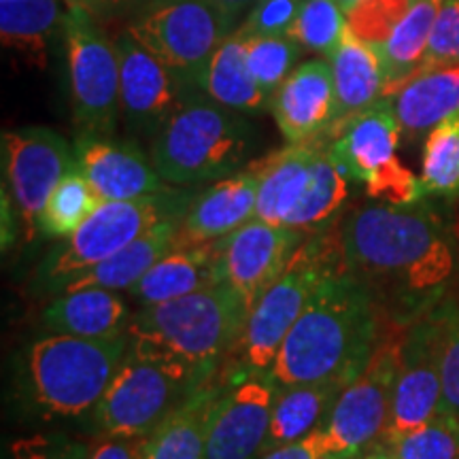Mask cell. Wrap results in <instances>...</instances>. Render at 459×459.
<instances>
[{"mask_svg":"<svg viewBox=\"0 0 459 459\" xmlns=\"http://www.w3.org/2000/svg\"><path fill=\"white\" fill-rule=\"evenodd\" d=\"M440 4L443 0H412L409 13L402 17L387 41L377 48L385 66L387 96H394L421 68Z\"/></svg>","mask_w":459,"mask_h":459,"instance_id":"1f68e13d","label":"cell"},{"mask_svg":"<svg viewBox=\"0 0 459 459\" xmlns=\"http://www.w3.org/2000/svg\"><path fill=\"white\" fill-rule=\"evenodd\" d=\"M179 223L166 221L160 223L158 228L149 230L143 234L139 240L126 247V249L117 251V254L107 257L96 264V266L88 268V271L74 274L66 281L60 290L56 291H73V290H88V287H100V290L111 291H128L132 285L145 274L149 268L158 260H162L166 254L177 249V232H179Z\"/></svg>","mask_w":459,"mask_h":459,"instance_id":"484cf974","label":"cell"},{"mask_svg":"<svg viewBox=\"0 0 459 459\" xmlns=\"http://www.w3.org/2000/svg\"><path fill=\"white\" fill-rule=\"evenodd\" d=\"M249 302L217 283L175 300L139 308L128 328L130 349L179 366L198 387L213 383L238 342Z\"/></svg>","mask_w":459,"mask_h":459,"instance_id":"3957f363","label":"cell"},{"mask_svg":"<svg viewBox=\"0 0 459 459\" xmlns=\"http://www.w3.org/2000/svg\"><path fill=\"white\" fill-rule=\"evenodd\" d=\"M342 389L344 385L334 381L279 385L264 453L291 443H300L315 429H319Z\"/></svg>","mask_w":459,"mask_h":459,"instance_id":"f1b7e54d","label":"cell"},{"mask_svg":"<svg viewBox=\"0 0 459 459\" xmlns=\"http://www.w3.org/2000/svg\"><path fill=\"white\" fill-rule=\"evenodd\" d=\"M459 65V0H443L419 71Z\"/></svg>","mask_w":459,"mask_h":459,"instance_id":"ab89813d","label":"cell"},{"mask_svg":"<svg viewBox=\"0 0 459 459\" xmlns=\"http://www.w3.org/2000/svg\"><path fill=\"white\" fill-rule=\"evenodd\" d=\"M317 153V139L307 143H287L260 164L257 203L254 220L285 226L287 217L300 203L311 181V170Z\"/></svg>","mask_w":459,"mask_h":459,"instance_id":"603a6c76","label":"cell"},{"mask_svg":"<svg viewBox=\"0 0 459 459\" xmlns=\"http://www.w3.org/2000/svg\"><path fill=\"white\" fill-rule=\"evenodd\" d=\"M419 179L429 196H459V115L428 132Z\"/></svg>","mask_w":459,"mask_h":459,"instance_id":"836d02e7","label":"cell"},{"mask_svg":"<svg viewBox=\"0 0 459 459\" xmlns=\"http://www.w3.org/2000/svg\"><path fill=\"white\" fill-rule=\"evenodd\" d=\"M334 234L342 268L368 287L392 328L404 330L451 291L455 243L423 200L358 206L338 220Z\"/></svg>","mask_w":459,"mask_h":459,"instance_id":"6da1fadb","label":"cell"},{"mask_svg":"<svg viewBox=\"0 0 459 459\" xmlns=\"http://www.w3.org/2000/svg\"><path fill=\"white\" fill-rule=\"evenodd\" d=\"M221 383H206L196 389L145 436L139 459H204L206 429Z\"/></svg>","mask_w":459,"mask_h":459,"instance_id":"4316f807","label":"cell"},{"mask_svg":"<svg viewBox=\"0 0 459 459\" xmlns=\"http://www.w3.org/2000/svg\"><path fill=\"white\" fill-rule=\"evenodd\" d=\"M304 0H257L238 30L247 37H285L294 28Z\"/></svg>","mask_w":459,"mask_h":459,"instance_id":"60d3db41","label":"cell"},{"mask_svg":"<svg viewBox=\"0 0 459 459\" xmlns=\"http://www.w3.org/2000/svg\"><path fill=\"white\" fill-rule=\"evenodd\" d=\"M119 56V105L130 139L152 141L196 88L183 82L128 28L115 37Z\"/></svg>","mask_w":459,"mask_h":459,"instance_id":"5bb4252c","label":"cell"},{"mask_svg":"<svg viewBox=\"0 0 459 459\" xmlns=\"http://www.w3.org/2000/svg\"><path fill=\"white\" fill-rule=\"evenodd\" d=\"M200 389L179 366L130 349L100 404L91 412L96 436L145 438L187 395Z\"/></svg>","mask_w":459,"mask_h":459,"instance_id":"8fae6325","label":"cell"},{"mask_svg":"<svg viewBox=\"0 0 459 459\" xmlns=\"http://www.w3.org/2000/svg\"><path fill=\"white\" fill-rule=\"evenodd\" d=\"M440 315V412L459 419V296L446 294L438 304Z\"/></svg>","mask_w":459,"mask_h":459,"instance_id":"74e56055","label":"cell"},{"mask_svg":"<svg viewBox=\"0 0 459 459\" xmlns=\"http://www.w3.org/2000/svg\"><path fill=\"white\" fill-rule=\"evenodd\" d=\"M99 196L77 164L62 177L41 213V234L51 238H68L83 226L85 220L99 209Z\"/></svg>","mask_w":459,"mask_h":459,"instance_id":"d6a6232c","label":"cell"},{"mask_svg":"<svg viewBox=\"0 0 459 459\" xmlns=\"http://www.w3.org/2000/svg\"><path fill=\"white\" fill-rule=\"evenodd\" d=\"M394 459H459V419L438 412L428 423L387 440Z\"/></svg>","mask_w":459,"mask_h":459,"instance_id":"8d00e7d4","label":"cell"},{"mask_svg":"<svg viewBox=\"0 0 459 459\" xmlns=\"http://www.w3.org/2000/svg\"><path fill=\"white\" fill-rule=\"evenodd\" d=\"M132 315L122 296L111 290L62 291L43 311V328L48 334H66L94 341H113L128 336Z\"/></svg>","mask_w":459,"mask_h":459,"instance_id":"7402d4cb","label":"cell"},{"mask_svg":"<svg viewBox=\"0 0 459 459\" xmlns=\"http://www.w3.org/2000/svg\"><path fill=\"white\" fill-rule=\"evenodd\" d=\"M400 336L387 332L368 366L338 394L317 429L325 449L364 455L383 440L400 366Z\"/></svg>","mask_w":459,"mask_h":459,"instance_id":"7c38bea8","label":"cell"},{"mask_svg":"<svg viewBox=\"0 0 459 459\" xmlns=\"http://www.w3.org/2000/svg\"><path fill=\"white\" fill-rule=\"evenodd\" d=\"M307 238L300 230L251 220L221 238L223 281L254 307L257 298L287 271Z\"/></svg>","mask_w":459,"mask_h":459,"instance_id":"e0dca14e","label":"cell"},{"mask_svg":"<svg viewBox=\"0 0 459 459\" xmlns=\"http://www.w3.org/2000/svg\"><path fill=\"white\" fill-rule=\"evenodd\" d=\"M217 0H147L130 17L128 30L183 82L200 90L215 49L237 30Z\"/></svg>","mask_w":459,"mask_h":459,"instance_id":"9c48e42d","label":"cell"},{"mask_svg":"<svg viewBox=\"0 0 459 459\" xmlns=\"http://www.w3.org/2000/svg\"><path fill=\"white\" fill-rule=\"evenodd\" d=\"M73 166L74 149L56 130L26 126L3 132L4 183L28 240L41 234L45 204Z\"/></svg>","mask_w":459,"mask_h":459,"instance_id":"4fadbf2b","label":"cell"},{"mask_svg":"<svg viewBox=\"0 0 459 459\" xmlns=\"http://www.w3.org/2000/svg\"><path fill=\"white\" fill-rule=\"evenodd\" d=\"M304 54L300 43L290 34L285 37H247V62L254 73L257 85L264 91L268 102L294 73L298 60Z\"/></svg>","mask_w":459,"mask_h":459,"instance_id":"d590c367","label":"cell"},{"mask_svg":"<svg viewBox=\"0 0 459 459\" xmlns=\"http://www.w3.org/2000/svg\"><path fill=\"white\" fill-rule=\"evenodd\" d=\"M217 3L223 4V7H226L230 13L240 20V15L249 13V9L254 7L257 0H217Z\"/></svg>","mask_w":459,"mask_h":459,"instance_id":"bcb514c9","label":"cell"},{"mask_svg":"<svg viewBox=\"0 0 459 459\" xmlns=\"http://www.w3.org/2000/svg\"><path fill=\"white\" fill-rule=\"evenodd\" d=\"M377 298L341 257L321 274L271 370L277 385L334 381L347 387L389 330Z\"/></svg>","mask_w":459,"mask_h":459,"instance_id":"7a4b0ae2","label":"cell"},{"mask_svg":"<svg viewBox=\"0 0 459 459\" xmlns=\"http://www.w3.org/2000/svg\"><path fill=\"white\" fill-rule=\"evenodd\" d=\"M65 0H0V39L28 65L45 68L51 41L62 32Z\"/></svg>","mask_w":459,"mask_h":459,"instance_id":"4dcf8cb0","label":"cell"},{"mask_svg":"<svg viewBox=\"0 0 459 459\" xmlns=\"http://www.w3.org/2000/svg\"><path fill=\"white\" fill-rule=\"evenodd\" d=\"M338 3H341V4H342L344 13H347V11H349V9H351L355 3H359V0H338Z\"/></svg>","mask_w":459,"mask_h":459,"instance_id":"681fc988","label":"cell"},{"mask_svg":"<svg viewBox=\"0 0 459 459\" xmlns=\"http://www.w3.org/2000/svg\"><path fill=\"white\" fill-rule=\"evenodd\" d=\"M196 192L170 187L130 200H105L77 232L56 247L41 264L37 279L41 290L56 291L74 274L88 271L139 240L160 223L183 220Z\"/></svg>","mask_w":459,"mask_h":459,"instance_id":"52a82bcc","label":"cell"},{"mask_svg":"<svg viewBox=\"0 0 459 459\" xmlns=\"http://www.w3.org/2000/svg\"><path fill=\"white\" fill-rule=\"evenodd\" d=\"M90 445L60 432H37L15 438L9 459H88Z\"/></svg>","mask_w":459,"mask_h":459,"instance_id":"b9f144b4","label":"cell"},{"mask_svg":"<svg viewBox=\"0 0 459 459\" xmlns=\"http://www.w3.org/2000/svg\"><path fill=\"white\" fill-rule=\"evenodd\" d=\"M347 32V13L338 0H304L290 37L304 51L330 57Z\"/></svg>","mask_w":459,"mask_h":459,"instance_id":"e575fe53","label":"cell"},{"mask_svg":"<svg viewBox=\"0 0 459 459\" xmlns=\"http://www.w3.org/2000/svg\"><path fill=\"white\" fill-rule=\"evenodd\" d=\"M324 232L308 234V240L296 251L287 271L257 298L217 381L232 383L245 377L271 375L274 359L321 274L338 260L336 234L332 243Z\"/></svg>","mask_w":459,"mask_h":459,"instance_id":"8992f818","label":"cell"},{"mask_svg":"<svg viewBox=\"0 0 459 459\" xmlns=\"http://www.w3.org/2000/svg\"><path fill=\"white\" fill-rule=\"evenodd\" d=\"M200 90L237 113L262 115L271 111V102L264 96L247 62V34L238 28L211 56Z\"/></svg>","mask_w":459,"mask_h":459,"instance_id":"83f0119b","label":"cell"},{"mask_svg":"<svg viewBox=\"0 0 459 459\" xmlns=\"http://www.w3.org/2000/svg\"><path fill=\"white\" fill-rule=\"evenodd\" d=\"M359 459H394V453H392V449H389L387 445L378 443V445L372 446V449L366 451Z\"/></svg>","mask_w":459,"mask_h":459,"instance_id":"7dc6e473","label":"cell"},{"mask_svg":"<svg viewBox=\"0 0 459 459\" xmlns=\"http://www.w3.org/2000/svg\"><path fill=\"white\" fill-rule=\"evenodd\" d=\"M260 164H249L226 179L200 189L179 223L177 247L220 240L255 217Z\"/></svg>","mask_w":459,"mask_h":459,"instance_id":"ffe728a7","label":"cell"},{"mask_svg":"<svg viewBox=\"0 0 459 459\" xmlns=\"http://www.w3.org/2000/svg\"><path fill=\"white\" fill-rule=\"evenodd\" d=\"M336 90V122L364 111L387 96V74L381 54L372 45L344 32L330 57Z\"/></svg>","mask_w":459,"mask_h":459,"instance_id":"d4e9b609","label":"cell"},{"mask_svg":"<svg viewBox=\"0 0 459 459\" xmlns=\"http://www.w3.org/2000/svg\"><path fill=\"white\" fill-rule=\"evenodd\" d=\"M359 457L361 455H353V453L325 449V446H321V449L317 451V455H315V459H359Z\"/></svg>","mask_w":459,"mask_h":459,"instance_id":"c3c4849f","label":"cell"},{"mask_svg":"<svg viewBox=\"0 0 459 459\" xmlns=\"http://www.w3.org/2000/svg\"><path fill=\"white\" fill-rule=\"evenodd\" d=\"M271 113L287 143L324 136L336 122L334 74L328 57L298 65L273 96Z\"/></svg>","mask_w":459,"mask_h":459,"instance_id":"d6986e66","label":"cell"},{"mask_svg":"<svg viewBox=\"0 0 459 459\" xmlns=\"http://www.w3.org/2000/svg\"><path fill=\"white\" fill-rule=\"evenodd\" d=\"M440 404V315L436 307L402 330L392 412L381 443L428 423L438 415Z\"/></svg>","mask_w":459,"mask_h":459,"instance_id":"9a60e30c","label":"cell"},{"mask_svg":"<svg viewBox=\"0 0 459 459\" xmlns=\"http://www.w3.org/2000/svg\"><path fill=\"white\" fill-rule=\"evenodd\" d=\"M324 139L368 198L389 204H412L423 198L421 179L400 162L402 128L392 96L332 126Z\"/></svg>","mask_w":459,"mask_h":459,"instance_id":"ba28073f","label":"cell"},{"mask_svg":"<svg viewBox=\"0 0 459 459\" xmlns=\"http://www.w3.org/2000/svg\"><path fill=\"white\" fill-rule=\"evenodd\" d=\"M66 4H79V7L88 9L102 22L105 17L115 15H134L147 0H65Z\"/></svg>","mask_w":459,"mask_h":459,"instance_id":"ee69618b","label":"cell"},{"mask_svg":"<svg viewBox=\"0 0 459 459\" xmlns=\"http://www.w3.org/2000/svg\"><path fill=\"white\" fill-rule=\"evenodd\" d=\"M277 389L271 375L221 383L206 429L204 459H260Z\"/></svg>","mask_w":459,"mask_h":459,"instance_id":"2e32d148","label":"cell"},{"mask_svg":"<svg viewBox=\"0 0 459 459\" xmlns=\"http://www.w3.org/2000/svg\"><path fill=\"white\" fill-rule=\"evenodd\" d=\"M411 4L412 0H359L347 11V30L359 41L381 48Z\"/></svg>","mask_w":459,"mask_h":459,"instance_id":"f35d334b","label":"cell"},{"mask_svg":"<svg viewBox=\"0 0 459 459\" xmlns=\"http://www.w3.org/2000/svg\"><path fill=\"white\" fill-rule=\"evenodd\" d=\"M74 164L90 186L105 200H130L166 192L169 186L153 169L149 153L136 139L77 134L73 143Z\"/></svg>","mask_w":459,"mask_h":459,"instance_id":"ac0fdd59","label":"cell"},{"mask_svg":"<svg viewBox=\"0 0 459 459\" xmlns=\"http://www.w3.org/2000/svg\"><path fill=\"white\" fill-rule=\"evenodd\" d=\"M145 438H124V436H96L90 443L88 459H139Z\"/></svg>","mask_w":459,"mask_h":459,"instance_id":"7bdbcfd3","label":"cell"},{"mask_svg":"<svg viewBox=\"0 0 459 459\" xmlns=\"http://www.w3.org/2000/svg\"><path fill=\"white\" fill-rule=\"evenodd\" d=\"M73 122L77 134L115 136L122 122L119 56L102 22L79 4H66L62 22Z\"/></svg>","mask_w":459,"mask_h":459,"instance_id":"30bf717a","label":"cell"},{"mask_svg":"<svg viewBox=\"0 0 459 459\" xmlns=\"http://www.w3.org/2000/svg\"><path fill=\"white\" fill-rule=\"evenodd\" d=\"M257 143L260 134L249 115L196 90L149 141V158L169 186L192 187L247 169Z\"/></svg>","mask_w":459,"mask_h":459,"instance_id":"277c9868","label":"cell"},{"mask_svg":"<svg viewBox=\"0 0 459 459\" xmlns=\"http://www.w3.org/2000/svg\"><path fill=\"white\" fill-rule=\"evenodd\" d=\"M392 100L402 134L428 136L445 119L459 115V65L419 71Z\"/></svg>","mask_w":459,"mask_h":459,"instance_id":"cb8c5ba5","label":"cell"},{"mask_svg":"<svg viewBox=\"0 0 459 459\" xmlns=\"http://www.w3.org/2000/svg\"><path fill=\"white\" fill-rule=\"evenodd\" d=\"M321 446L325 445L324 440H321L317 429H315L311 436H307V438L300 440V443H291V445L279 446V449L266 451L260 459H315Z\"/></svg>","mask_w":459,"mask_h":459,"instance_id":"f6af8a7d","label":"cell"},{"mask_svg":"<svg viewBox=\"0 0 459 459\" xmlns=\"http://www.w3.org/2000/svg\"><path fill=\"white\" fill-rule=\"evenodd\" d=\"M351 181V175L332 153L328 141L319 136L311 181L300 203L287 217L285 226L300 230L304 234H315L328 230L330 223H338Z\"/></svg>","mask_w":459,"mask_h":459,"instance_id":"f546056e","label":"cell"},{"mask_svg":"<svg viewBox=\"0 0 459 459\" xmlns=\"http://www.w3.org/2000/svg\"><path fill=\"white\" fill-rule=\"evenodd\" d=\"M128 353V336L94 341L48 334L34 341L26 358V385L43 419H82L100 404Z\"/></svg>","mask_w":459,"mask_h":459,"instance_id":"5b68a950","label":"cell"},{"mask_svg":"<svg viewBox=\"0 0 459 459\" xmlns=\"http://www.w3.org/2000/svg\"><path fill=\"white\" fill-rule=\"evenodd\" d=\"M221 255V238L203 245L177 247L130 287V300L139 304V308H147L223 283Z\"/></svg>","mask_w":459,"mask_h":459,"instance_id":"44dd1931","label":"cell"}]
</instances>
